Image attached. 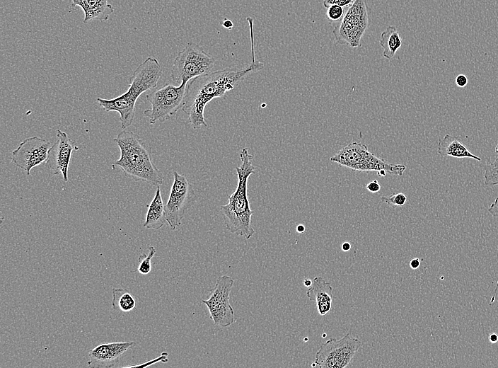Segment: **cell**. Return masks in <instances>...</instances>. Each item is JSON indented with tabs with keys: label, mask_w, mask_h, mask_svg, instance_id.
<instances>
[{
	"label": "cell",
	"mask_w": 498,
	"mask_h": 368,
	"mask_svg": "<svg viewBox=\"0 0 498 368\" xmlns=\"http://www.w3.org/2000/svg\"><path fill=\"white\" fill-rule=\"evenodd\" d=\"M341 248L343 251H349L351 249V244L349 242L342 243Z\"/></svg>",
	"instance_id": "obj_33"
},
{
	"label": "cell",
	"mask_w": 498,
	"mask_h": 368,
	"mask_svg": "<svg viewBox=\"0 0 498 368\" xmlns=\"http://www.w3.org/2000/svg\"><path fill=\"white\" fill-rule=\"evenodd\" d=\"M144 226L149 229H159L167 222L165 205L163 204L160 186H157L156 194L152 201L147 205Z\"/></svg>",
	"instance_id": "obj_18"
},
{
	"label": "cell",
	"mask_w": 498,
	"mask_h": 368,
	"mask_svg": "<svg viewBox=\"0 0 498 368\" xmlns=\"http://www.w3.org/2000/svg\"><path fill=\"white\" fill-rule=\"evenodd\" d=\"M120 149V157L112 163L128 178L160 186L164 176L152 161L151 148L132 131L123 130L113 139Z\"/></svg>",
	"instance_id": "obj_2"
},
{
	"label": "cell",
	"mask_w": 498,
	"mask_h": 368,
	"mask_svg": "<svg viewBox=\"0 0 498 368\" xmlns=\"http://www.w3.org/2000/svg\"><path fill=\"white\" fill-rule=\"evenodd\" d=\"M366 188L371 192H377L381 190V185L377 180H374L369 182L366 185Z\"/></svg>",
	"instance_id": "obj_28"
},
{
	"label": "cell",
	"mask_w": 498,
	"mask_h": 368,
	"mask_svg": "<svg viewBox=\"0 0 498 368\" xmlns=\"http://www.w3.org/2000/svg\"><path fill=\"white\" fill-rule=\"evenodd\" d=\"M456 84L458 87H465L468 84V78L464 74H458L456 78Z\"/></svg>",
	"instance_id": "obj_29"
},
{
	"label": "cell",
	"mask_w": 498,
	"mask_h": 368,
	"mask_svg": "<svg viewBox=\"0 0 498 368\" xmlns=\"http://www.w3.org/2000/svg\"><path fill=\"white\" fill-rule=\"evenodd\" d=\"M253 158L247 148L241 150L240 159L242 163L240 166H236L238 176L236 188L228 197V203L221 206L226 229L246 239L250 238L255 232L251 225L254 212L250 209L248 196V180L255 173V169L253 165Z\"/></svg>",
	"instance_id": "obj_3"
},
{
	"label": "cell",
	"mask_w": 498,
	"mask_h": 368,
	"mask_svg": "<svg viewBox=\"0 0 498 368\" xmlns=\"http://www.w3.org/2000/svg\"><path fill=\"white\" fill-rule=\"evenodd\" d=\"M402 43L396 28L389 25L382 32L379 40V44L383 50V56L388 59H392L398 50L401 47Z\"/></svg>",
	"instance_id": "obj_19"
},
{
	"label": "cell",
	"mask_w": 498,
	"mask_h": 368,
	"mask_svg": "<svg viewBox=\"0 0 498 368\" xmlns=\"http://www.w3.org/2000/svg\"><path fill=\"white\" fill-rule=\"evenodd\" d=\"M387 173V171L385 170H381L378 171V175L379 176H386Z\"/></svg>",
	"instance_id": "obj_36"
},
{
	"label": "cell",
	"mask_w": 498,
	"mask_h": 368,
	"mask_svg": "<svg viewBox=\"0 0 498 368\" xmlns=\"http://www.w3.org/2000/svg\"><path fill=\"white\" fill-rule=\"evenodd\" d=\"M215 59L203 48L189 42L175 57L170 70L173 81L187 84L191 79L212 72Z\"/></svg>",
	"instance_id": "obj_6"
},
{
	"label": "cell",
	"mask_w": 498,
	"mask_h": 368,
	"mask_svg": "<svg viewBox=\"0 0 498 368\" xmlns=\"http://www.w3.org/2000/svg\"><path fill=\"white\" fill-rule=\"evenodd\" d=\"M133 341L113 342L100 344L92 349L88 354L89 367H113L120 357L134 345Z\"/></svg>",
	"instance_id": "obj_14"
},
{
	"label": "cell",
	"mask_w": 498,
	"mask_h": 368,
	"mask_svg": "<svg viewBox=\"0 0 498 368\" xmlns=\"http://www.w3.org/2000/svg\"><path fill=\"white\" fill-rule=\"evenodd\" d=\"M495 152L498 154V144L495 147Z\"/></svg>",
	"instance_id": "obj_37"
},
{
	"label": "cell",
	"mask_w": 498,
	"mask_h": 368,
	"mask_svg": "<svg viewBox=\"0 0 498 368\" xmlns=\"http://www.w3.org/2000/svg\"><path fill=\"white\" fill-rule=\"evenodd\" d=\"M112 306L115 310L129 312L136 306V301L131 293L122 288L112 289Z\"/></svg>",
	"instance_id": "obj_20"
},
{
	"label": "cell",
	"mask_w": 498,
	"mask_h": 368,
	"mask_svg": "<svg viewBox=\"0 0 498 368\" xmlns=\"http://www.w3.org/2000/svg\"><path fill=\"white\" fill-rule=\"evenodd\" d=\"M437 153L442 157L452 156L454 158H470L478 161L482 159L473 154L456 137L449 134L439 139Z\"/></svg>",
	"instance_id": "obj_17"
},
{
	"label": "cell",
	"mask_w": 498,
	"mask_h": 368,
	"mask_svg": "<svg viewBox=\"0 0 498 368\" xmlns=\"http://www.w3.org/2000/svg\"><path fill=\"white\" fill-rule=\"evenodd\" d=\"M173 176L169 197L165 205V213L169 226L175 230L182 225L186 211L195 204L197 196L192 185L184 174L174 171Z\"/></svg>",
	"instance_id": "obj_10"
},
{
	"label": "cell",
	"mask_w": 498,
	"mask_h": 368,
	"mask_svg": "<svg viewBox=\"0 0 498 368\" xmlns=\"http://www.w3.org/2000/svg\"><path fill=\"white\" fill-rule=\"evenodd\" d=\"M71 6H80L83 13V23L97 19L100 21L108 20L114 12L113 6L108 0H71Z\"/></svg>",
	"instance_id": "obj_16"
},
{
	"label": "cell",
	"mask_w": 498,
	"mask_h": 368,
	"mask_svg": "<svg viewBox=\"0 0 498 368\" xmlns=\"http://www.w3.org/2000/svg\"><path fill=\"white\" fill-rule=\"evenodd\" d=\"M251 42V62L243 68H226L210 72L191 79L187 84L183 112L187 115L190 125L193 129L207 127L204 109L209 102L221 98L233 89L241 81L250 74L264 68V64L256 59L255 52L253 19L247 17Z\"/></svg>",
	"instance_id": "obj_1"
},
{
	"label": "cell",
	"mask_w": 498,
	"mask_h": 368,
	"mask_svg": "<svg viewBox=\"0 0 498 368\" xmlns=\"http://www.w3.org/2000/svg\"><path fill=\"white\" fill-rule=\"evenodd\" d=\"M156 253V249L154 246L149 247V253H142L138 258L139 266L138 272L142 275H147L151 272L152 258Z\"/></svg>",
	"instance_id": "obj_22"
},
{
	"label": "cell",
	"mask_w": 498,
	"mask_h": 368,
	"mask_svg": "<svg viewBox=\"0 0 498 368\" xmlns=\"http://www.w3.org/2000/svg\"><path fill=\"white\" fill-rule=\"evenodd\" d=\"M419 265L420 260L417 258L411 260L410 262V266L412 269H417L419 267Z\"/></svg>",
	"instance_id": "obj_30"
},
{
	"label": "cell",
	"mask_w": 498,
	"mask_h": 368,
	"mask_svg": "<svg viewBox=\"0 0 498 368\" xmlns=\"http://www.w3.org/2000/svg\"><path fill=\"white\" fill-rule=\"evenodd\" d=\"M330 160L354 171H381L402 176L406 169L403 164H392L371 153L366 144L353 142L339 150Z\"/></svg>",
	"instance_id": "obj_5"
},
{
	"label": "cell",
	"mask_w": 498,
	"mask_h": 368,
	"mask_svg": "<svg viewBox=\"0 0 498 368\" xmlns=\"http://www.w3.org/2000/svg\"><path fill=\"white\" fill-rule=\"evenodd\" d=\"M57 140L50 147L46 161L47 166L53 175H61L64 182L69 181L68 169L74 151L79 147L68 134L57 130Z\"/></svg>",
	"instance_id": "obj_13"
},
{
	"label": "cell",
	"mask_w": 498,
	"mask_h": 368,
	"mask_svg": "<svg viewBox=\"0 0 498 368\" xmlns=\"http://www.w3.org/2000/svg\"><path fill=\"white\" fill-rule=\"evenodd\" d=\"M233 279L226 275L219 277L207 299L202 300L209 310L211 319L218 326L226 328L234 321V311L230 304Z\"/></svg>",
	"instance_id": "obj_11"
},
{
	"label": "cell",
	"mask_w": 498,
	"mask_h": 368,
	"mask_svg": "<svg viewBox=\"0 0 498 368\" xmlns=\"http://www.w3.org/2000/svg\"><path fill=\"white\" fill-rule=\"evenodd\" d=\"M50 147V142L45 139L37 136L28 137L12 151L11 161L30 176L33 168L47 161Z\"/></svg>",
	"instance_id": "obj_12"
},
{
	"label": "cell",
	"mask_w": 498,
	"mask_h": 368,
	"mask_svg": "<svg viewBox=\"0 0 498 368\" xmlns=\"http://www.w3.org/2000/svg\"><path fill=\"white\" fill-rule=\"evenodd\" d=\"M296 231L299 233H303L305 231V226L303 224H299L296 226Z\"/></svg>",
	"instance_id": "obj_34"
},
{
	"label": "cell",
	"mask_w": 498,
	"mask_h": 368,
	"mask_svg": "<svg viewBox=\"0 0 498 368\" xmlns=\"http://www.w3.org/2000/svg\"><path fill=\"white\" fill-rule=\"evenodd\" d=\"M369 11L366 0H356L348 8L339 25L332 30L335 41L351 47L361 46V40L369 23Z\"/></svg>",
	"instance_id": "obj_8"
},
{
	"label": "cell",
	"mask_w": 498,
	"mask_h": 368,
	"mask_svg": "<svg viewBox=\"0 0 498 368\" xmlns=\"http://www.w3.org/2000/svg\"><path fill=\"white\" fill-rule=\"evenodd\" d=\"M168 352H163L161 353V355L159 357H156V358H155V359H154V360H149V361L143 362V363H141V364H136V365L127 366V367H148V366H150V365H151V364H156V363L159 362H167L168 361Z\"/></svg>",
	"instance_id": "obj_25"
},
{
	"label": "cell",
	"mask_w": 498,
	"mask_h": 368,
	"mask_svg": "<svg viewBox=\"0 0 498 368\" xmlns=\"http://www.w3.org/2000/svg\"><path fill=\"white\" fill-rule=\"evenodd\" d=\"M489 340L492 343H496L498 342V335L496 333H492L489 335Z\"/></svg>",
	"instance_id": "obj_32"
},
{
	"label": "cell",
	"mask_w": 498,
	"mask_h": 368,
	"mask_svg": "<svg viewBox=\"0 0 498 368\" xmlns=\"http://www.w3.org/2000/svg\"><path fill=\"white\" fill-rule=\"evenodd\" d=\"M325 335H326L325 333H323V337H325Z\"/></svg>",
	"instance_id": "obj_38"
},
{
	"label": "cell",
	"mask_w": 498,
	"mask_h": 368,
	"mask_svg": "<svg viewBox=\"0 0 498 368\" xmlns=\"http://www.w3.org/2000/svg\"><path fill=\"white\" fill-rule=\"evenodd\" d=\"M488 212L493 217H498V197H497L494 200V201L491 204V205L489 207ZM497 289H498V280H497V285L495 287V289H494L493 294L492 296V298L490 300V304L494 302Z\"/></svg>",
	"instance_id": "obj_26"
},
{
	"label": "cell",
	"mask_w": 498,
	"mask_h": 368,
	"mask_svg": "<svg viewBox=\"0 0 498 368\" xmlns=\"http://www.w3.org/2000/svg\"><path fill=\"white\" fill-rule=\"evenodd\" d=\"M306 296L316 304L318 312L320 316H325L332 308L333 299L332 287L321 277H315L312 284L306 291Z\"/></svg>",
	"instance_id": "obj_15"
},
{
	"label": "cell",
	"mask_w": 498,
	"mask_h": 368,
	"mask_svg": "<svg viewBox=\"0 0 498 368\" xmlns=\"http://www.w3.org/2000/svg\"><path fill=\"white\" fill-rule=\"evenodd\" d=\"M344 13V7L332 4L327 8L325 16L330 22H335L342 20Z\"/></svg>",
	"instance_id": "obj_23"
},
{
	"label": "cell",
	"mask_w": 498,
	"mask_h": 368,
	"mask_svg": "<svg viewBox=\"0 0 498 368\" xmlns=\"http://www.w3.org/2000/svg\"><path fill=\"white\" fill-rule=\"evenodd\" d=\"M187 84L182 83L175 86L167 83L159 88L150 90L146 98L150 103L151 108L144 111L149 124L154 125L156 122L163 123L183 108Z\"/></svg>",
	"instance_id": "obj_7"
},
{
	"label": "cell",
	"mask_w": 498,
	"mask_h": 368,
	"mask_svg": "<svg viewBox=\"0 0 498 368\" xmlns=\"http://www.w3.org/2000/svg\"><path fill=\"white\" fill-rule=\"evenodd\" d=\"M381 200L390 206H403L407 201V197L405 194L398 192L390 196H382Z\"/></svg>",
	"instance_id": "obj_24"
},
{
	"label": "cell",
	"mask_w": 498,
	"mask_h": 368,
	"mask_svg": "<svg viewBox=\"0 0 498 368\" xmlns=\"http://www.w3.org/2000/svg\"><path fill=\"white\" fill-rule=\"evenodd\" d=\"M222 25L226 29L231 30L233 26V23L231 20L225 18L222 22Z\"/></svg>",
	"instance_id": "obj_31"
},
{
	"label": "cell",
	"mask_w": 498,
	"mask_h": 368,
	"mask_svg": "<svg viewBox=\"0 0 498 368\" xmlns=\"http://www.w3.org/2000/svg\"><path fill=\"white\" fill-rule=\"evenodd\" d=\"M484 183L487 186L498 185V156L485 166Z\"/></svg>",
	"instance_id": "obj_21"
},
{
	"label": "cell",
	"mask_w": 498,
	"mask_h": 368,
	"mask_svg": "<svg viewBox=\"0 0 498 368\" xmlns=\"http://www.w3.org/2000/svg\"><path fill=\"white\" fill-rule=\"evenodd\" d=\"M361 346V340L349 333L340 339L330 338L320 345L314 363L321 368L346 367Z\"/></svg>",
	"instance_id": "obj_9"
},
{
	"label": "cell",
	"mask_w": 498,
	"mask_h": 368,
	"mask_svg": "<svg viewBox=\"0 0 498 368\" xmlns=\"http://www.w3.org/2000/svg\"><path fill=\"white\" fill-rule=\"evenodd\" d=\"M162 71L158 61L149 57L134 71L125 93L112 99L97 98L96 101L106 112H117L120 114L121 127L124 130L133 123L135 103L138 98L144 92L157 86Z\"/></svg>",
	"instance_id": "obj_4"
},
{
	"label": "cell",
	"mask_w": 498,
	"mask_h": 368,
	"mask_svg": "<svg viewBox=\"0 0 498 368\" xmlns=\"http://www.w3.org/2000/svg\"><path fill=\"white\" fill-rule=\"evenodd\" d=\"M303 284H304L306 287H311V285L312 284V280H309V279H305V280H303Z\"/></svg>",
	"instance_id": "obj_35"
},
{
	"label": "cell",
	"mask_w": 498,
	"mask_h": 368,
	"mask_svg": "<svg viewBox=\"0 0 498 368\" xmlns=\"http://www.w3.org/2000/svg\"><path fill=\"white\" fill-rule=\"evenodd\" d=\"M356 0H324L323 4L325 8H328L332 4H337L342 7H350Z\"/></svg>",
	"instance_id": "obj_27"
}]
</instances>
